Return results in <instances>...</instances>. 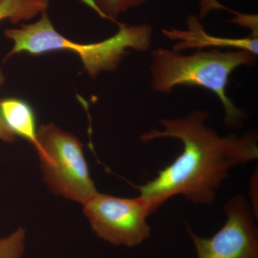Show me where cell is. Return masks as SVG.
Wrapping results in <instances>:
<instances>
[{
  "label": "cell",
  "instance_id": "obj_1",
  "mask_svg": "<svg viewBox=\"0 0 258 258\" xmlns=\"http://www.w3.org/2000/svg\"><path fill=\"white\" fill-rule=\"evenodd\" d=\"M209 116L205 110H196L179 118H161L158 121L163 130L152 128L139 137L144 144L173 138L183 144L182 152L170 165L137 186L154 211L177 195L195 205H212L232 169L258 159L257 131L221 137L207 124Z\"/></svg>",
  "mask_w": 258,
  "mask_h": 258
},
{
  "label": "cell",
  "instance_id": "obj_2",
  "mask_svg": "<svg viewBox=\"0 0 258 258\" xmlns=\"http://www.w3.org/2000/svg\"><path fill=\"white\" fill-rule=\"evenodd\" d=\"M257 55L244 50H198L191 55L158 47L149 66L153 91L169 95L179 86H197L211 91L220 99L226 126H243L247 115L227 95L230 76L242 66H252Z\"/></svg>",
  "mask_w": 258,
  "mask_h": 258
},
{
  "label": "cell",
  "instance_id": "obj_3",
  "mask_svg": "<svg viewBox=\"0 0 258 258\" xmlns=\"http://www.w3.org/2000/svg\"><path fill=\"white\" fill-rule=\"evenodd\" d=\"M115 23L118 25V31L113 36L96 43L79 44L56 31L47 12H44L36 23L5 30V37L13 40L14 46L5 60L21 52L35 55L52 51L74 52L79 55L88 74L95 79L103 71L118 69L128 55V49L146 52L152 45V25Z\"/></svg>",
  "mask_w": 258,
  "mask_h": 258
},
{
  "label": "cell",
  "instance_id": "obj_4",
  "mask_svg": "<svg viewBox=\"0 0 258 258\" xmlns=\"http://www.w3.org/2000/svg\"><path fill=\"white\" fill-rule=\"evenodd\" d=\"M35 148L45 181L56 195L83 205L98 191L77 137L54 123L42 125Z\"/></svg>",
  "mask_w": 258,
  "mask_h": 258
},
{
  "label": "cell",
  "instance_id": "obj_5",
  "mask_svg": "<svg viewBox=\"0 0 258 258\" xmlns=\"http://www.w3.org/2000/svg\"><path fill=\"white\" fill-rule=\"evenodd\" d=\"M83 211L100 238L114 245L133 247L152 235L147 222L154 211L147 198H120L97 192L83 204Z\"/></svg>",
  "mask_w": 258,
  "mask_h": 258
},
{
  "label": "cell",
  "instance_id": "obj_6",
  "mask_svg": "<svg viewBox=\"0 0 258 258\" xmlns=\"http://www.w3.org/2000/svg\"><path fill=\"white\" fill-rule=\"evenodd\" d=\"M224 212L225 225L209 238L197 235L186 224L197 258H258L257 218L249 200L236 195L226 202Z\"/></svg>",
  "mask_w": 258,
  "mask_h": 258
},
{
  "label": "cell",
  "instance_id": "obj_7",
  "mask_svg": "<svg viewBox=\"0 0 258 258\" xmlns=\"http://www.w3.org/2000/svg\"><path fill=\"white\" fill-rule=\"evenodd\" d=\"M187 30H180L175 28L161 30L163 35L171 40H179L174 44L172 50L181 52L188 49L197 48L203 50L208 47H219L233 48L235 50L249 51L257 55L258 38L252 36L244 38H225L214 37L207 33L201 20L196 15H189L186 18Z\"/></svg>",
  "mask_w": 258,
  "mask_h": 258
},
{
  "label": "cell",
  "instance_id": "obj_8",
  "mask_svg": "<svg viewBox=\"0 0 258 258\" xmlns=\"http://www.w3.org/2000/svg\"><path fill=\"white\" fill-rule=\"evenodd\" d=\"M0 113L15 135L26 139L34 147L36 146V118L27 102L19 98H5L0 101Z\"/></svg>",
  "mask_w": 258,
  "mask_h": 258
},
{
  "label": "cell",
  "instance_id": "obj_9",
  "mask_svg": "<svg viewBox=\"0 0 258 258\" xmlns=\"http://www.w3.org/2000/svg\"><path fill=\"white\" fill-rule=\"evenodd\" d=\"M49 0H0V22L18 24L47 12Z\"/></svg>",
  "mask_w": 258,
  "mask_h": 258
},
{
  "label": "cell",
  "instance_id": "obj_10",
  "mask_svg": "<svg viewBox=\"0 0 258 258\" xmlns=\"http://www.w3.org/2000/svg\"><path fill=\"white\" fill-rule=\"evenodd\" d=\"M92 8L101 18L116 23L121 13L134 8H138L149 0H81Z\"/></svg>",
  "mask_w": 258,
  "mask_h": 258
},
{
  "label": "cell",
  "instance_id": "obj_11",
  "mask_svg": "<svg viewBox=\"0 0 258 258\" xmlns=\"http://www.w3.org/2000/svg\"><path fill=\"white\" fill-rule=\"evenodd\" d=\"M25 238L26 233L22 227L0 238V258H21L25 250Z\"/></svg>",
  "mask_w": 258,
  "mask_h": 258
},
{
  "label": "cell",
  "instance_id": "obj_12",
  "mask_svg": "<svg viewBox=\"0 0 258 258\" xmlns=\"http://www.w3.org/2000/svg\"><path fill=\"white\" fill-rule=\"evenodd\" d=\"M235 18L227 22L240 25L243 28L250 29V36L258 38V18L257 15H247L235 11L233 13Z\"/></svg>",
  "mask_w": 258,
  "mask_h": 258
},
{
  "label": "cell",
  "instance_id": "obj_13",
  "mask_svg": "<svg viewBox=\"0 0 258 258\" xmlns=\"http://www.w3.org/2000/svg\"><path fill=\"white\" fill-rule=\"evenodd\" d=\"M200 14L198 18L203 20L212 10H225L231 12L230 9L226 8L217 0H200Z\"/></svg>",
  "mask_w": 258,
  "mask_h": 258
},
{
  "label": "cell",
  "instance_id": "obj_14",
  "mask_svg": "<svg viewBox=\"0 0 258 258\" xmlns=\"http://www.w3.org/2000/svg\"><path fill=\"white\" fill-rule=\"evenodd\" d=\"M5 78L3 71L0 69V87L4 84ZM17 136L15 135L11 129L5 123L1 113H0V139L8 143H13L16 139Z\"/></svg>",
  "mask_w": 258,
  "mask_h": 258
},
{
  "label": "cell",
  "instance_id": "obj_15",
  "mask_svg": "<svg viewBox=\"0 0 258 258\" xmlns=\"http://www.w3.org/2000/svg\"><path fill=\"white\" fill-rule=\"evenodd\" d=\"M258 172L257 168L256 171H254L253 174L251 176L249 181V203L252 206L254 215L258 218Z\"/></svg>",
  "mask_w": 258,
  "mask_h": 258
}]
</instances>
